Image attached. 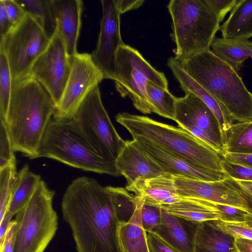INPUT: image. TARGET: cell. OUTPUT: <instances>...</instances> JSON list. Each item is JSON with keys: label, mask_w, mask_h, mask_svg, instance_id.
I'll list each match as a JSON object with an SVG mask.
<instances>
[{"label": "cell", "mask_w": 252, "mask_h": 252, "mask_svg": "<svg viewBox=\"0 0 252 252\" xmlns=\"http://www.w3.org/2000/svg\"><path fill=\"white\" fill-rule=\"evenodd\" d=\"M61 210L77 252H123L112 186L103 187L89 177L77 178L63 194Z\"/></svg>", "instance_id": "6da1fadb"}, {"label": "cell", "mask_w": 252, "mask_h": 252, "mask_svg": "<svg viewBox=\"0 0 252 252\" xmlns=\"http://www.w3.org/2000/svg\"><path fill=\"white\" fill-rule=\"evenodd\" d=\"M56 109L51 97L35 79L12 80L5 122L14 152L38 158L40 145Z\"/></svg>", "instance_id": "7a4b0ae2"}, {"label": "cell", "mask_w": 252, "mask_h": 252, "mask_svg": "<svg viewBox=\"0 0 252 252\" xmlns=\"http://www.w3.org/2000/svg\"><path fill=\"white\" fill-rule=\"evenodd\" d=\"M180 63L191 78L224 107L234 121L252 120V93L238 74L210 49Z\"/></svg>", "instance_id": "3957f363"}, {"label": "cell", "mask_w": 252, "mask_h": 252, "mask_svg": "<svg viewBox=\"0 0 252 252\" xmlns=\"http://www.w3.org/2000/svg\"><path fill=\"white\" fill-rule=\"evenodd\" d=\"M116 121L132 137L141 136L196 165L222 171L221 155L187 130L144 116L120 113ZM223 172V171H222Z\"/></svg>", "instance_id": "277c9868"}, {"label": "cell", "mask_w": 252, "mask_h": 252, "mask_svg": "<svg viewBox=\"0 0 252 252\" xmlns=\"http://www.w3.org/2000/svg\"><path fill=\"white\" fill-rule=\"evenodd\" d=\"M167 8L177 61L184 62L210 49L220 23L206 0H171Z\"/></svg>", "instance_id": "5b68a950"}, {"label": "cell", "mask_w": 252, "mask_h": 252, "mask_svg": "<svg viewBox=\"0 0 252 252\" xmlns=\"http://www.w3.org/2000/svg\"><path fill=\"white\" fill-rule=\"evenodd\" d=\"M45 157L84 171L121 176L115 162L99 156L81 133L72 119H54L49 123L38 150Z\"/></svg>", "instance_id": "8992f818"}, {"label": "cell", "mask_w": 252, "mask_h": 252, "mask_svg": "<svg viewBox=\"0 0 252 252\" xmlns=\"http://www.w3.org/2000/svg\"><path fill=\"white\" fill-rule=\"evenodd\" d=\"M54 195L42 180L30 200L16 215L13 252H44L58 227Z\"/></svg>", "instance_id": "52a82bcc"}, {"label": "cell", "mask_w": 252, "mask_h": 252, "mask_svg": "<svg viewBox=\"0 0 252 252\" xmlns=\"http://www.w3.org/2000/svg\"><path fill=\"white\" fill-rule=\"evenodd\" d=\"M114 80L121 96L129 97L134 107L145 114L153 113L147 94L148 82L168 89L164 74L154 68L137 50L126 44L116 53Z\"/></svg>", "instance_id": "ba28073f"}, {"label": "cell", "mask_w": 252, "mask_h": 252, "mask_svg": "<svg viewBox=\"0 0 252 252\" xmlns=\"http://www.w3.org/2000/svg\"><path fill=\"white\" fill-rule=\"evenodd\" d=\"M72 120L95 153L116 163L126 141L117 132L105 110L98 86L86 96Z\"/></svg>", "instance_id": "9c48e42d"}, {"label": "cell", "mask_w": 252, "mask_h": 252, "mask_svg": "<svg viewBox=\"0 0 252 252\" xmlns=\"http://www.w3.org/2000/svg\"><path fill=\"white\" fill-rule=\"evenodd\" d=\"M50 41L43 29L26 13L23 20L0 41L12 80L26 77L34 62Z\"/></svg>", "instance_id": "30bf717a"}, {"label": "cell", "mask_w": 252, "mask_h": 252, "mask_svg": "<svg viewBox=\"0 0 252 252\" xmlns=\"http://www.w3.org/2000/svg\"><path fill=\"white\" fill-rule=\"evenodd\" d=\"M185 93L184 96L177 97L174 121L222 155L223 133L217 117L197 95L189 91Z\"/></svg>", "instance_id": "8fae6325"}, {"label": "cell", "mask_w": 252, "mask_h": 252, "mask_svg": "<svg viewBox=\"0 0 252 252\" xmlns=\"http://www.w3.org/2000/svg\"><path fill=\"white\" fill-rule=\"evenodd\" d=\"M103 79L91 54L78 53L73 56L70 74L53 118L72 119L86 96Z\"/></svg>", "instance_id": "7c38bea8"}, {"label": "cell", "mask_w": 252, "mask_h": 252, "mask_svg": "<svg viewBox=\"0 0 252 252\" xmlns=\"http://www.w3.org/2000/svg\"><path fill=\"white\" fill-rule=\"evenodd\" d=\"M71 59L65 43L56 29L48 47L34 62L27 76L42 85L56 107L61 99L70 74Z\"/></svg>", "instance_id": "4fadbf2b"}, {"label": "cell", "mask_w": 252, "mask_h": 252, "mask_svg": "<svg viewBox=\"0 0 252 252\" xmlns=\"http://www.w3.org/2000/svg\"><path fill=\"white\" fill-rule=\"evenodd\" d=\"M102 16L100 32L93 60L104 79H114L115 59L119 48L125 44L120 30V15L117 0H101Z\"/></svg>", "instance_id": "5bb4252c"}, {"label": "cell", "mask_w": 252, "mask_h": 252, "mask_svg": "<svg viewBox=\"0 0 252 252\" xmlns=\"http://www.w3.org/2000/svg\"><path fill=\"white\" fill-rule=\"evenodd\" d=\"M132 138L137 146L158 163L164 173L208 182L222 181L229 178L222 171L194 164L147 138L141 136Z\"/></svg>", "instance_id": "9a60e30c"}, {"label": "cell", "mask_w": 252, "mask_h": 252, "mask_svg": "<svg viewBox=\"0 0 252 252\" xmlns=\"http://www.w3.org/2000/svg\"><path fill=\"white\" fill-rule=\"evenodd\" d=\"M173 176L177 193L181 197L200 199L245 210L239 194L225 179L208 182L182 175Z\"/></svg>", "instance_id": "2e32d148"}, {"label": "cell", "mask_w": 252, "mask_h": 252, "mask_svg": "<svg viewBox=\"0 0 252 252\" xmlns=\"http://www.w3.org/2000/svg\"><path fill=\"white\" fill-rule=\"evenodd\" d=\"M121 174L130 185L139 179H151L164 173L161 168L136 144L134 140L126 141L116 160Z\"/></svg>", "instance_id": "e0dca14e"}, {"label": "cell", "mask_w": 252, "mask_h": 252, "mask_svg": "<svg viewBox=\"0 0 252 252\" xmlns=\"http://www.w3.org/2000/svg\"><path fill=\"white\" fill-rule=\"evenodd\" d=\"M56 29L63 38L71 58L78 53L77 43L81 26V0H50Z\"/></svg>", "instance_id": "ac0fdd59"}, {"label": "cell", "mask_w": 252, "mask_h": 252, "mask_svg": "<svg viewBox=\"0 0 252 252\" xmlns=\"http://www.w3.org/2000/svg\"><path fill=\"white\" fill-rule=\"evenodd\" d=\"M126 189L142 198L144 204L161 206L180 199L176 191L173 175L164 173L156 177L139 179L126 186Z\"/></svg>", "instance_id": "d6986e66"}, {"label": "cell", "mask_w": 252, "mask_h": 252, "mask_svg": "<svg viewBox=\"0 0 252 252\" xmlns=\"http://www.w3.org/2000/svg\"><path fill=\"white\" fill-rule=\"evenodd\" d=\"M198 224L169 214L162 208L161 222L156 233L178 252H194Z\"/></svg>", "instance_id": "ffe728a7"}, {"label": "cell", "mask_w": 252, "mask_h": 252, "mask_svg": "<svg viewBox=\"0 0 252 252\" xmlns=\"http://www.w3.org/2000/svg\"><path fill=\"white\" fill-rule=\"evenodd\" d=\"M167 65L184 92L189 91L195 94L213 112L219 122L222 133L234 124V121L224 107L184 70L179 62L171 57L168 60Z\"/></svg>", "instance_id": "44dd1931"}, {"label": "cell", "mask_w": 252, "mask_h": 252, "mask_svg": "<svg viewBox=\"0 0 252 252\" xmlns=\"http://www.w3.org/2000/svg\"><path fill=\"white\" fill-rule=\"evenodd\" d=\"M194 252H238L236 237L222 229L217 220L199 223L195 235Z\"/></svg>", "instance_id": "7402d4cb"}, {"label": "cell", "mask_w": 252, "mask_h": 252, "mask_svg": "<svg viewBox=\"0 0 252 252\" xmlns=\"http://www.w3.org/2000/svg\"><path fill=\"white\" fill-rule=\"evenodd\" d=\"M160 207L169 214L196 223L220 220L221 218L213 202L200 199L181 197L175 203Z\"/></svg>", "instance_id": "603a6c76"}, {"label": "cell", "mask_w": 252, "mask_h": 252, "mask_svg": "<svg viewBox=\"0 0 252 252\" xmlns=\"http://www.w3.org/2000/svg\"><path fill=\"white\" fill-rule=\"evenodd\" d=\"M137 206L131 219L121 223L119 228V239L123 252H149L147 232L142 223L141 211L143 200L136 196Z\"/></svg>", "instance_id": "cb8c5ba5"}, {"label": "cell", "mask_w": 252, "mask_h": 252, "mask_svg": "<svg viewBox=\"0 0 252 252\" xmlns=\"http://www.w3.org/2000/svg\"><path fill=\"white\" fill-rule=\"evenodd\" d=\"M211 51L237 73L243 62L252 58V41L248 39L215 37Z\"/></svg>", "instance_id": "d4e9b609"}, {"label": "cell", "mask_w": 252, "mask_h": 252, "mask_svg": "<svg viewBox=\"0 0 252 252\" xmlns=\"http://www.w3.org/2000/svg\"><path fill=\"white\" fill-rule=\"evenodd\" d=\"M219 30L225 38L248 39L252 37V0H239Z\"/></svg>", "instance_id": "484cf974"}, {"label": "cell", "mask_w": 252, "mask_h": 252, "mask_svg": "<svg viewBox=\"0 0 252 252\" xmlns=\"http://www.w3.org/2000/svg\"><path fill=\"white\" fill-rule=\"evenodd\" d=\"M41 180L40 176L32 172L27 164L17 172L8 211L11 215L14 216L26 205Z\"/></svg>", "instance_id": "4316f807"}, {"label": "cell", "mask_w": 252, "mask_h": 252, "mask_svg": "<svg viewBox=\"0 0 252 252\" xmlns=\"http://www.w3.org/2000/svg\"><path fill=\"white\" fill-rule=\"evenodd\" d=\"M222 133L223 154H252V120L233 124Z\"/></svg>", "instance_id": "83f0119b"}, {"label": "cell", "mask_w": 252, "mask_h": 252, "mask_svg": "<svg viewBox=\"0 0 252 252\" xmlns=\"http://www.w3.org/2000/svg\"><path fill=\"white\" fill-rule=\"evenodd\" d=\"M26 13L32 17L51 39L56 30V23L50 0H15Z\"/></svg>", "instance_id": "f1b7e54d"}, {"label": "cell", "mask_w": 252, "mask_h": 252, "mask_svg": "<svg viewBox=\"0 0 252 252\" xmlns=\"http://www.w3.org/2000/svg\"><path fill=\"white\" fill-rule=\"evenodd\" d=\"M146 90L153 113L174 121L177 97L168 89L151 81L148 82Z\"/></svg>", "instance_id": "f546056e"}, {"label": "cell", "mask_w": 252, "mask_h": 252, "mask_svg": "<svg viewBox=\"0 0 252 252\" xmlns=\"http://www.w3.org/2000/svg\"><path fill=\"white\" fill-rule=\"evenodd\" d=\"M12 79L7 59L0 49V119L5 120L11 97Z\"/></svg>", "instance_id": "4dcf8cb0"}, {"label": "cell", "mask_w": 252, "mask_h": 252, "mask_svg": "<svg viewBox=\"0 0 252 252\" xmlns=\"http://www.w3.org/2000/svg\"><path fill=\"white\" fill-rule=\"evenodd\" d=\"M17 174L16 165L0 169V221L8 211Z\"/></svg>", "instance_id": "1f68e13d"}, {"label": "cell", "mask_w": 252, "mask_h": 252, "mask_svg": "<svg viewBox=\"0 0 252 252\" xmlns=\"http://www.w3.org/2000/svg\"><path fill=\"white\" fill-rule=\"evenodd\" d=\"M0 119V169H2L16 165V161L5 122Z\"/></svg>", "instance_id": "d6a6232c"}, {"label": "cell", "mask_w": 252, "mask_h": 252, "mask_svg": "<svg viewBox=\"0 0 252 252\" xmlns=\"http://www.w3.org/2000/svg\"><path fill=\"white\" fill-rule=\"evenodd\" d=\"M143 227L147 232L156 233L161 222L162 208L143 204L141 211Z\"/></svg>", "instance_id": "836d02e7"}, {"label": "cell", "mask_w": 252, "mask_h": 252, "mask_svg": "<svg viewBox=\"0 0 252 252\" xmlns=\"http://www.w3.org/2000/svg\"><path fill=\"white\" fill-rule=\"evenodd\" d=\"M222 171L230 178L245 181L252 182V169L224 159L221 163Z\"/></svg>", "instance_id": "e575fe53"}, {"label": "cell", "mask_w": 252, "mask_h": 252, "mask_svg": "<svg viewBox=\"0 0 252 252\" xmlns=\"http://www.w3.org/2000/svg\"><path fill=\"white\" fill-rule=\"evenodd\" d=\"M225 181L237 192L245 211L252 215V182L237 181L229 177Z\"/></svg>", "instance_id": "d590c367"}, {"label": "cell", "mask_w": 252, "mask_h": 252, "mask_svg": "<svg viewBox=\"0 0 252 252\" xmlns=\"http://www.w3.org/2000/svg\"><path fill=\"white\" fill-rule=\"evenodd\" d=\"M214 205L220 215V220L229 222H245V216L248 213L244 209L216 203H214Z\"/></svg>", "instance_id": "8d00e7d4"}, {"label": "cell", "mask_w": 252, "mask_h": 252, "mask_svg": "<svg viewBox=\"0 0 252 252\" xmlns=\"http://www.w3.org/2000/svg\"><path fill=\"white\" fill-rule=\"evenodd\" d=\"M219 226L223 230L233 235L235 237H240L252 240V228L245 222H229L217 220Z\"/></svg>", "instance_id": "74e56055"}, {"label": "cell", "mask_w": 252, "mask_h": 252, "mask_svg": "<svg viewBox=\"0 0 252 252\" xmlns=\"http://www.w3.org/2000/svg\"><path fill=\"white\" fill-rule=\"evenodd\" d=\"M239 0H206L208 5L217 16L220 23L226 13L231 11Z\"/></svg>", "instance_id": "f35d334b"}, {"label": "cell", "mask_w": 252, "mask_h": 252, "mask_svg": "<svg viewBox=\"0 0 252 252\" xmlns=\"http://www.w3.org/2000/svg\"><path fill=\"white\" fill-rule=\"evenodd\" d=\"M3 3L7 15L15 27L24 18L26 12L15 0H0Z\"/></svg>", "instance_id": "ab89813d"}, {"label": "cell", "mask_w": 252, "mask_h": 252, "mask_svg": "<svg viewBox=\"0 0 252 252\" xmlns=\"http://www.w3.org/2000/svg\"><path fill=\"white\" fill-rule=\"evenodd\" d=\"M149 252H178L157 233L147 232Z\"/></svg>", "instance_id": "60d3db41"}, {"label": "cell", "mask_w": 252, "mask_h": 252, "mask_svg": "<svg viewBox=\"0 0 252 252\" xmlns=\"http://www.w3.org/2000/svg\"><path fill=\"white\" fill-rule=\"evenodd\" d=\"M15 220H12L2 242L0 244V252H13L15 244Z\"/></svg>", "instance_id": "b9f144b4"}, {"label": "cell", "mask_w": 252, "mask_h": 252, "mask_svg": "<svg viewBox=\"0 0 252 252\" xmlns=\"http://www.w3.org/2000/svg\"><path fill=\"white\" fill-rule=\"evenodd\" d=\"M223 159L239 164L252 169V154H243L225 153L222 154Z\"/></svg>", "instance_id": "7bdbcfd3"}, {"label": "cell", "mask_w": 252, "mask_h": 252, "mask_svg": "<svg viewBox=\"0 0 252 252\" xmlns=\"http://www.w3.org/2000/svg\"><path fill=\"white\" fill-rule=\"evenodd\" d=\"M14 28L3 3L0 0V41H1Z\"/></svg>", "instance_id": "ee69618b"}, {"label": "cell", "mask_w": 252, "mask_h": 252, "mask_svg": "<svg viewBox=\"0 0 252 252\" xmlns=\"http://www.w3.org/2000/svg\"><path fill=\"white\" fill-rule=\"evenodd\" d=\"M145 2L143 0H117L118 10L121 14L140 7Z\"/></svg>", "instance_id": "f6af8a7d"}, {"label": "cell", "mask_w": 252, "mask_h": 252, "mask_svg": "<svg viewBox=\"0 0 252 252\" xmlns=\"http://www.w3.org/2000/svg\"><path fill=\"white\" fill-rule=\"evenodd\" d=\"M236 246L238 252H252V240L236 237Z\"/></svg>", "instance_id": "bcb514c9"}, {"label": "cell", "mask_w": 252, "mask_h": 252, "mask_svg": "<svg viewBox=\"0 0 252 252\" xmlns=\"http://www.w3.org/2000/svg\"><path fill=\"white\" fill-rule=\"evenodd\" d=\"M13 216L7 212L0 221V244L2 242L5 235L11 222Z\"/></svg>", "instance_id": "7dc6e473"}, {"label": "cell", "mask_w": 252, "mask_h": 252, "mask_svg": "<svg viewBox=\"0 0 252 252\" xmlns=\"http://www.w3.org/2000/svg\"><path fill=\"white\" fill-rule=\"evenodd\" d=\"M245 222L248 226L252 228V215L248 213L246 215Z\"/></svg>", "instance_id": "c3c4849f"}]
</instances>
